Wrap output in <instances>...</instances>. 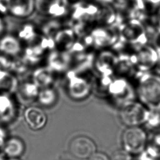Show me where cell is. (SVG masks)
Masks as SVG:
<instances>
[{
  "label": "cell",
  "mask_w": 160,
  "mask_h": 160,
  "mask_svg": "<svg viewBox=\"0 0 160 160\" xmlns=\"http://www.w3.org/2000/svg\"><path fill=\"white\" fill-rule=\"evenodd\" d=\"M136 93L139 102L148 109H160V75L143 72L139 79Z\"/></svg>",
  "instance_id": "6da1fadb"
},
{
  "label": "cell",
  "mask_w": 160,
  "mask_h": 160,
  "mask_svg": "<svg viewBox=\"0 0 160 160\" xmlns=\"http://www.w3.org/2000/svg\"><path fill=\"white\" fill-rule=\"evenodd\" d=\"M149 109L141 102L130 101L122 104L119 117L122 123L128 127L138 126L148 121Z\"/></svg>",
  "instance_id": "7a4b0ae2"
},
{
  "label": "cell",
  "mask_w": 160,
  "mask_h": 160,
  "mask_svg": "<svg viewBox=\"0 0 160 160\" xmlns=\"http://www.w3.org/2000/svg\"><path fill=\"white\" fill-rule=\"evenodd\" d=\"M122 141L124 149L130 154H138L146 146L147 135L138 126L128 127L122 133Z\"/></svg>",
  "instance_id": "3957f363"
},
{
  "label": "cell",
  "mask_w": 160,
  "mask_h": 160,
  "mask_svg": "<svg viewBox=\"0 0 160 160\" xmlns=\"http://www.w3.org/2000/svg\"><path fill=\"white\" fill-rule=\"evenodd\" d=\"M69 148L74 157L81 159H88L96 151L95 142L86 136H79L73 138L69 143Z\"/></svg>",
  "instance_id": "277c9868"
},
{
  "label": "cell",
  "mask_w": 160,
  "mask_h": 160,
  "mask_svg": "<svg viewBox=\"0 0 160 160\" xmlns=\"http://www.w3.org/2000/svg\"><path fill=\"white\" fill-rule=\"evenodd\" d=\"M159 59V54L153 46L144 44L139 49L135 56V63L139 69L147 72L158 63Z\"/></svg>",
  "instance_id": "5b68a950"
},
{
  "label": "cell",
  "mask_w": 160,
  "mask_h": 160,
  "mask_svg": "<svg viewBox=\"0 0 160 160\" xmlns=\"http://www.w3.org/2000/svg\"><path fill=\"white\" fill-rule=\"evenodd\" d=\"M8 12L17 18L30 16L36 10V0H5Z\"/></svg>",
  "instance_id": "8992f818"
},
{
  "label": "cell",
  "mask_w": 160,
  "mask_h": 160,
  "mask_svg": "<svg viewBox=\"0 0 160 160\" xmlns=\"http://www.w3.org/2000/svg\"><path fill=\"white\" fill-rule=\"evenodd\" d=\"M24 119L29 128L38 131L46 124L48 118L44 110L38 106H29L24 111Z\"/></svg>",
  "instance_id": "52a82bcc"
},
{
  "label": "cell",
  "mask_w": 160,
  "mask_h": 160,
  "mask_svg": "<svg viewBox=\"0 0 160 160\" xmlns=\"http://www.w3.org/2000/svg\"><path fill=\"white\" fill-rule=\"evenodd\" d=\"M17 114V108L12 99L7 94H0V124L10 122Z\"/></svg>",
  "instance_id": "ba28073f"
},
{
  "label": "cell",
  "mask_w": 160,
  "mask_h": 160,
  "mask_svg": "<svg viewBox=\"0 0 160 160\" xmlns=\"http://www.w3.org/2000/svg\"><path fill=\"white\" fill-rule=\"evenodd\" d=\"M62 0H36V10L44 15H58L65 10Z\"/></svg>",
  "instance_id": "9c48e42d"
},
{
  "label": "cell",
  "mask_w": 160,
  "mask_h": 160,
  "mask_svg": "<svg viewBox=\"0 0 160 160\" xmlns=\"http://www.w3.org/2000/svg\"><path fill=\"white\" fill-rule=\"evenodd\" d=\"M89 90V84L82 78L74 77L69 82L68 92L72 98L83 99L88 95Z\"/></svg>",
  "instance_id": "30bf717a"
},
{
  "label": "cell",
  "mask_w": 160,
  "mask_h": 160,
  "mask_svg": "<svg viewBox=\"0 0 160 160\" xmlns=\"http://www.w3.org/2000/svg\"><path fill=\"white\" fill-rule=\"evenodd\" d=\"M17 96L24 104L30 103L37 99L39 91V88L34 82H24L18 86Z\"/></svg>",
  "instance_id": "8fae6325"
},
{
  "label": "cell",
  "mask_w": 160,
  "mask_h": 160,
  "mask_svg": "<svg viewBox=\"0 0 160 160\" xmlns=\"http://www.w3.org/2000/svg\"><path fill=\"white\" fill-rule=\"evenodd\" d=\"M21 44L16 37L6 35L0 39V51L8 56H16L21 51Z\"/></svg>",
  "instance_id": "7c38bea8"
},
{
  "label": "cell",
  "mask_w": 160,
  "mask_h": 160,
  "mask_svg": "<svg viewBox=\"0 0 160 160\" xmlns=\"http://www.w3.org/2000/svg\"><path fill=\"white\" fill-rule=\"evenodd\" d=\"M2 148L4 154L9 158H18L24 151V144L22 140L15 137L6 140Z\"/></svg>",
  "instance_id": "4fadbf2b"
},
{
  "label": "cell",
  "mask_w": 160,
  "mask_h": 160,
  "mask_svg": "<svg viewBox=\"0 0 160 160\" xmlns=\"http://www.w3.org/2000/svg\"><path fill=\"white\" fill-rule=\"evenodd\" d=\"M18 86L15 76L8 71L0 69V91L2 94L11 93L16 91Z\"/></svg>",
  "instance_id": "5bb4252c"
},
{
  "label": "cell",
  "mask_w": 160,
  "mask_h": 160,
  "mask_svg": "<svg viewBox=\"0 0 160 160\" xmlns=\"http://www.w3.org/2000/svg\"><path fill=\"white\" fill-rule=\"evenodd\" d=\"M57 99L56 91L52 88L48 87L39 90L37 100L44 106H50L56 102Z\"/></svg>",
  "instance_id": "9a60e30c"
},
{
  "label": "cell",
  "mask_w": 160,
  "mask_h": 160,
  "mask_svg": "<svg viewBox=\"0 0 160 160\" xmlns=\"http://www.w3.org/2000/svg\"><path fill=\"white\" fill-rule=\"evenodd\" d=\"M52 82L51 72L47 69L42 68L37 70L34 74V83L39 88L49 87Z\"/></svg>",
  "instance_id": "2e32d148"
},
{
  "label": "cell",
  "mask_w": 160,
  "mask_h": 160,
  "mask_svg": "<svg viewBox=\"0 0 160 160\" xmlns=\"http://www.w3.org/2000/svg\"><path fill=\"white\" fill-rule=\"evenodd\" d=\"M111 87L112 92V93L118 96L119 98L121 99H124L125 102L132 101L129 99V96L130 94L129 91L130 89L128 83L124 80H119L114 82V83L111 85Z\"/></svg>",
  "instance_id": "e0dca14e"
},
{
  "label": "cell",
  "mask_w": 160,
  "mask_h": 160,
  "mask_svg": "<svg viewBox=\"0 0 160 160\" xmlns=\"http://www.w3.org/2000/svg\"><path fill=\"white\" fill-rule=\"evenodd\" d=\"M110 160H131V157L125 149H119L112 153Z\"/></svg>",
  "instance_id": "ac0fdd59"
},
{
  "label": "cell",
  "mask_w": 160,
  "mask_h": 160,
  "mask_svg": "<svg viewBox=\"0 0 160 160\" xmlns=\"http://www.w3.org/2000/svg\"><path fill=\"white\" fill-rule=\"evenodd\" d=\"M88 160H110V159L103 152H95L88 158Z\"/></svg>",
  "instance_id": "d6986e66"
},
{
  "label": "cell",
  "mask_w": 160,
  "mask_h": 160,
  "mask_svg": "<svg viewBox=\"0 0 160 160\" xmlns=\"http://www.w3.org/2000/svg\"><path fill=\"white\" fill-rule=\"evenodd\" d=\"M153 47L158 51L159 56L160 55V29H158V31L155 33L153 39Z\"/></svg>",
  "instance_id": "ffe728a7"
},
{
  "label": "cell",
  "mask_w": 160,
  "mask_h": 160,
  "mask_svg": "<svg viewBox=\"0 0 160 160\" xmlns=\"http://www.w3.org/2000/svg\"><path fill=\"white\" fill-rule=\"evenodd\" d=\"M6 141V134L4 129L0 126V148L2 147Z\"/></svg>",
  "instance_id": "44dd1931"
},
{
  "label": "cell",
  "mask_w": 160,
  "mask_h": 160,
  "mask_svg": "<svg viewBox=\"0 0 160 160\" xmlns=\"http://www.w3.org/2000/svg\"><path fill=\"white\" fill-rule=\"evenodd\" d=\"M97 2L102 4H106L109 5L113 4L114 2L116 1V0H95Z\"/></svg>",
  "instance_id": "7402d4cb"
},
{
  "label": "cell",
  "mask_w": 160,
  "mask_h": 160,
  "mask_svg": "<svg viewBox=\"0 0 160 160\" xmlns=\"http://www.w3.org/2000/svg\"><path fill=\"white\" fill-rule=\"evenodd\" d=\"M156 12H157V16H156L157 24L158 25V29H160V7L159 8Z\"/></svg>",
  "instance_id": "603a6c76"
},
{
  "label": "cell",
  "mask_w": 160,
  "mask_h": 160,
  "mask_svg": "<svg viewBox=\"0 0 160 160\" xmlns=\"http://www.w3.org/2000/svg\"><path fill=\"white\" fill-rule=\"evenodd\" d=\"M4 29V23L2 19V18L0 16V35L2 33Z\"/></svg>",
  "instance_id": "cb8c5ba5"
},
{
  "label": "cell",
  "mask_w": 160,
  "mask_h": 160,
  "mask_svg": "<svg viewBox=\"0 0 160 160\" xmlns=\"http://www.w3.org/2000/svg\"><path fill=\"white\" fill-rule=\"evenodd\" d=\"M64 1V2L66 4L68 3H73L74 4L79 2L81 1V0H62Z\"/></svg>",
  "instance_id": "d4e9b609"
},
{
  "label": "cell",
  "mask_w": 160,
  "mask_h": 160,
  "mask_svg": "<svg viewBox=\"0 0 160 160\" xmlns=\"http://www.w3.org/2000/svg\"><path fill=\"white\" fill-rule=\"evenodd\" d=\"M6 160H20L19 159H18V158H9Z\"/></svg>",
  "instance_id": "484cf974"
},
{
  "label": "cell",
  "mask_w": 160,
  "mask_h": 160,
  "mask_svg": "<svg viewBox=\"0 0 160 160\" xmlns=\"http://www.w3.org/2000/svg\"><path fill=\"white\" fill-rule=\"evenodd\" d=\"M0 160H5V159H4L3 156H2V154H0Z\"/></svg>",
  "instance_id": "4316f807"
}]
</instances>
